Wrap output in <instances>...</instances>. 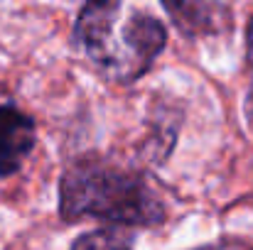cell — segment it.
<instances>
[{
  "mask_svg": "<svg viewBox=\"0 0 253 250\" xmlns=\"http://www.w3.org/2000/svg\"><path fill=\"white\" fill-rule=\"evenodd\" d=\"M165 44V25L126 2H86L74 25V47L108 81H138Z\"/></svg>",
  "mask_w": 253,
  "mask_h": 250,
  "instance_id": "cell-1",
  "label": "cell"
},
{
  "mask_svg": "<svg viewBox=\"0 0 253 250\" xmlns=\"http://www.w3.org/2000/svg\"><path fill=\"white\" fill-rule=\"evenodd\" d=\"M59 214L64 221L91 216L121 226H153L165 221V204L138 172L103 157H86L62 177Z\"/></svg>",
  "mask_w": 253,
  "mask_h": 250,
  "instance_id": "cell-2",
  "label": "cell"
},
{
  "mask_svg": "<svg viewBox=\"0 0 253 250\" xmlns=\"http://www.w3.org/2000/svg\"><path fill=\"white\" fill-rule=\"evenodd\" d=\"M35 147V120L15 106H0V177L15 174Z\"/></svg>",
  "mask_w": 253,
  "mask_h": 250,
  "instance_id": "cell-3",
  "label": "cell"
},
{
  "mask_svg": "<svg viewBox=\"0 0 253 250\" xmlns=\"http://www.w3.org/2000/svg\"><path fill=\"white\" fill-rule=\"evenodd\" d=\"M165 10L187 35L216 32L219 22H224L229 15V7L219 2H165Z\"/></svg>",
  "mask_w": 253,
  "mask_h": 250,
  "instance_id": "cell-4",
  "label": "cell"
},
{
  "mask_svg": "<svg viewBox=\"0 0 253 250\" xmlns=\"http://www.w3.org/2000/svg\"><path fill=\"white\" fill-rule=\"evenodd\" d=\"M72 250H133L130 243L113 231H91L74 241Z\"/></svg>",
  "mask_w": 253,
  "mask_h": 250,
  "instance_id": "cell-5",
  "label": "cell"
},
{
  "mask_svg": "<svg viewBox=\"0 0 253 250\" xmlns=\"http://www.w3.org/2000/svg\"><path fill=\"white\" fill-rule=\"evenodd\" d=\"M194 250H251L246 243H239V241H221V243H214V246H202V248Z\"/></svg>",
  "mask_w": 253,
  "mask_h": 250,
  "instance_id": "cell-6",
  "label": "cell"
},
{
  "mask_svg": "<svg viewBox=\"0 0 253 250\" xmlns=\"http://www.w3.org/2000/svg\"><path fill=\"white\" fill-rule=\"evenodd\" d=\"M246 59H249V64L253 67V20L249 22V27H246Z\"/></svg>",
  "mask_w": 253,
  "mask_h": 250,
  "instance_id": "cell-7",
  "label": "cell"
},
{
  "mask_svg": "<svg viewBox=\"0 0 253 250\" xmlns=\"http://www.w3.org/2000/svg\"><path fill=\"white\" fill-rule=\"evenodd\" d=\"M249 110H251V115H253V96H251V101H249Z\"/></svg>",
  "mask_w": 253,
  "mask_h": 250,
  "instance_id": "cell-8",
  "label": "cell"
}]
</instances>
